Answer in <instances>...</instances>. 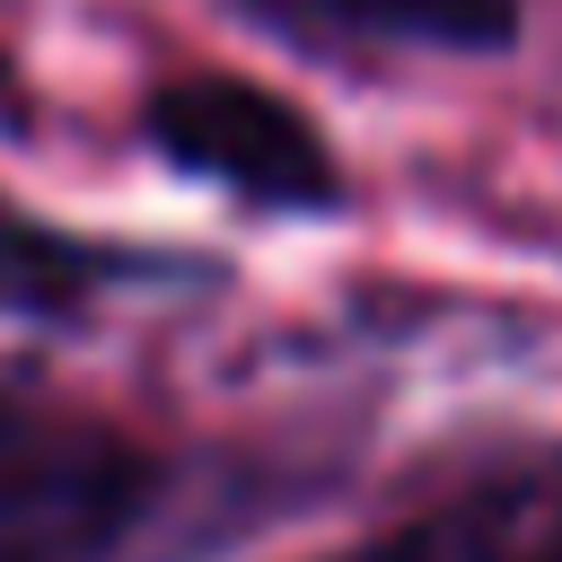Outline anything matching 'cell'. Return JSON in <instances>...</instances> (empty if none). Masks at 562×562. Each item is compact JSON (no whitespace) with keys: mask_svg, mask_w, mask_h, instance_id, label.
Segmentation results:
<instances>
[{"mask_svg":"<svg viewBox=\"0 0 562 562\" xmlns=\"http://www.w3.org/2000/svg\"><path fill=\"white\" fill-rule=\"evenodd\" d=\"M149 140L176 158V167H202L255 202H325L334 193V158L325 140L299 123V105H281L272 88L255 79H228V70H193L176 88L149 97Z\"/></svg>","mask_w":562,"mask_h":562,"instance_id":"1","label":"cell"},{"mask_svg":"<svg viewBox=\"0 0 562 562\" xmlns=\"http://www.w3.org/2000/svg\"><path fill=\"white\" fill-rule=\"evenodd\" d=\"M88 272H97L88 246H70V237H53V228L0 211V307H18V316L70 307V299L88 290Z\"/></svg>","mask_w":562,"mask_h":562,"instance_id":"2","label":"cell"},{"mask_svg":"<svg viewBox=\"0 0 562 562\" xmlns=\"http://www.w3.org/2000/svg\"><path fill=\"white\" fill-rule=\"evenodd\" d=\"M342 9H351V18H369V26L422 35V44H474V53L509 44V26H518V9H509V0H342Z\"/></svg>","mask_w":562,"mask_h":562,"instance_id":"3","label":"cell"},{"mask_svg":"<svg viewBox=\"0 0 562 562\" xmlns=\"http://www.w3.org/2000/svg\"><path fill=\"white\" fill-rule=\"evenodd\" d=\"M342 562H413L404 544H369V553H342Z\"/></svg>","mask_w":562,"mask_h":562,"instance_id":"4","label":"cell"},{"mask_svg":"<svg viewBox=\"0 0 562 562\" xmlns=\"http://www.w3.org/2000/svg\"><path fill=\"white\" fill-rule=\"evenodd\" d=\"M544 562H562V544H553V553H544Z\"/></svg>","mask_w":562,"mask_h":562,"instance_id":"5","label":"cell"},{"mask_svg":"<svg viewBox=\"0 0 562 562\" xmlns=\"http://www.w3.org/2000/svg\"><path fill=\"white\" fill-rule=\"evenodd\" d=\"M0 430H9V413H0Z\"/></svg>","mask_w":562,"mask_h":562,"instance_id":"6","label":"cell"}]
</instances>
